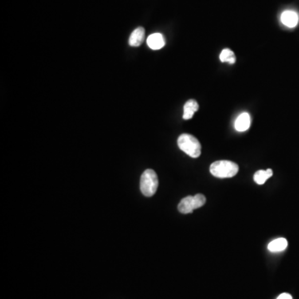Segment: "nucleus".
I'll return each mask as SVG.
<instances>
[{"label": "nucleus", "instance_id": "7ed1b4c3", "mask_svg": "<svg viewBox=\"0 0 299 299\" xmlns=\"http://www.w3.org/2000/svg\"><path fill=\"white\" fill-rule=\"evenodd\" d=\"M140 188L145 196L151 197L155 194L158 188V177L154 170L148 169L142 173Z\"/></svg>", "mask_w": 299, "mask_h": 299}, {"label": "nucleus", "instance_id": "423d86ee", "mask_svg": "<svg viewBox=\"0 0 299 299\" xmlns=\"http://www.w3.org/2000/svg\"><path fill=\"white\" fill-rule=\"evenodd\" d=\"M250 125H251V117L249 116V113L244 112L236 119L234 127H235L236 131L244 132V131L249 130Z\"/></svg>", "mask_w": 299, "mask_h": 299}, {"label": "nucleus", "instance_id": "1a4fd4ad", "mask_svg": "<svg viewBox=\"0 0 299 299\" xmlns=\"http://www.w3.org/2000/svg\"><path fill=\"white\" fill-rule=\"evenodd\" d=\"M199 109V104L194 99L187 101L184 106L183 118L185 120H190L194 116V114Z\"/></svg>", "mask_w": 299, "mask_h": 299}, {"label": "nucleus", "instance_id": "6e6552de", "mask_svg": "<svg viewBox=\"0 0 299 299\" xmlns=\"http://www.w3.org/2000/svg\"><path fill=\"white\" fill-rule=\"evenodd\" d=\"M145 39V29L139 27L132 32L129 37V44L131 47H139L142 45Z\"/></svg>", "mask_w": 299, "mask_h": 299}, {"label": "nucleus", "instance_id": "f8f14e48", "mask_svg": "<svg viewBox=\"0 0 299 299\" xmlns=\"http://www.w3.org/2000/svg\"><path fill=\"white\" fill-rule=\"evenodd\" d=\"M220 58H221V61L222 63H229L230 64H234L236 62L234 52L230 50V49H228V48L224 49L221 52V55H220Z\"/></svg>", "mask_w": 299, "mask_h": 299}, {"label": "nucleus", "instance_id": "0eeeda50", "mask_svg": "<svg viewBox=\"0 0 299 299\" xmlns=\"http://www.w3.org/2000/svg\"><path fill=\"white\" fill-rule=\"evenodd\" d=\"M147 44L153 50H159L165 46L166 41L162 33H155L149 36L147 38Z\"/></svg>", "mask_w": 299, "mask_h": 299}, {"label": "nucleus", "instance_id": "f03ea898", "mask_svg": "<svg viewBox=\"0 0 299 299\" xmlns=\"http://www.w3.org/2000/svg\"><path fill=\"white\" fill-rule=\"evenodd\" d=\"M178 146L190 157L198 158L201 154V145L196 138L190 134H182L178 138Z\"/></svg>", "mask_w": 299, "mask_h": 299}, {"label": "nucleus", "instance_id": "39448f33", "mask_svg": "<svg viewBox=\"0 0 299 299\" xmlns=\"http://www.w3.org/2000/svg\"><path fill=\"white\" fill-rule=\"evenodd\" d=\"M299 17L296 12L286 10L282 13L281 21L285 26L288 28H294L298 24Z\"/></svg>", "mask_w": 299, "mask_h": 299}, {"label": "nucleus", "instance_id": "20e7f679", "mask_svg": "<svg viewBox=\"0 0 299 299\" xmlns=\"http://www.w3.org/2000/svg\"><path fill=\"white\" fill-rule=\"evenodd\" d=\"M206 202V198L203 194H197L194 196H187L181 201L178 210L182 214H190L194 210L202 207Z\"/></svg>", "mask_w": 299, "mask_h": 299}, {"label": "nucleus", "instance_id": "ddd939ff", "mask_svg": "<svg viewBox=\"0 0 299 299\" xmlns=\"http://www.w3.org/2000/svg\"><path fill=\"white\" fill-rule=\"evenodd\" d=\"M277 299H293V297L289 293H284L280 294Z\"/></svg>", "mask_w": 299, "mask_h": 299}, {"label": "nucleus", "instance_id": "9d476101", "mask_svg": "<svg viewBox=\"0 0 299 299\" xmlns=\"http://www.w3.org/2000/svg\"><path fill=\"white\" fill-rule=\"evenodd\" d=\"M287 247H288V241L286 238H276L269 243L268 249L269 251L276 253V252L284 251V249H286Z\"/></svg>", "mask_w": 299, "mask_h": 299}, {"label": "nucleus", "instance_id": "f257e3e1", "mask_svg": "<svg viewBox=\"0 0 299 299\" xmlns=\"http://www.w3.org/2000/svg\"><path fill=\"white\" fill-rule=\"evenodd\" d=\"M210 170L217 178H231L238 172V166L229 161H218L210 166Z\"/></svg>", "mask_w": 299, "mask_h": 299}, {"label": "nucleus", "instance_id": "9b49d317", "mask_svg": "<svg viewBox=\"0 0 299 299\" xmlns=\"http://www.w3.org/2000/svg\"><path fill=\"white\" fill-rule=\"evenodd\" d=\"M273 175V170L268 169L267 170H258L253 175V180L258 185H264L267 180Z\"/></svg>", "mask_w": 299, "mask_h": 299}]
</instances>
